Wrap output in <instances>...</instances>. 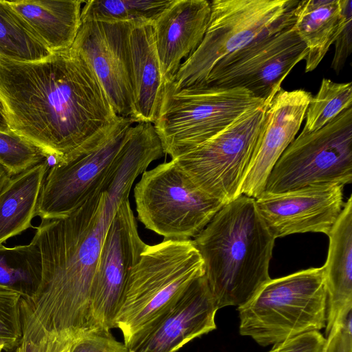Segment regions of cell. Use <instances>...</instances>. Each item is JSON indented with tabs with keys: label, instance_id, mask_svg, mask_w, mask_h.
I'll list each match as a JSON object with an SVG mask.
<instances>
[{
	"label": "cell",
	"instance_id": "obj_1",
	"mask_svg": "<svg viewBox=\"0 0 352 352\" xmlns=\"http://www.w3.org/2000/svg\"><path fill=\"white\" fill-rule=\"evenodd\" d=\"M146 144L127 140L101 184L67 217L41 219L32 240L42 276L34 295L21 298L23 339L46 346L99 331L91 314L94 278L104 236L136 178L156 160Z\"/></svg>",
	"mask_w": 352,
	"mask_h": 352
},
{
	"label": "cell",
	"instance_id": "obj_2",
	"mask_svg": "<svg viewBox=\"0 0 352 352\" xmlns=\"http://www.w3.org/2000/svg\"><path fill=\"white\" fill-rule=\"evenodd\" d=\"M8 127L60 164L119 118L94 71L72 48L36 61L0 56Z\"/></svg>",
	"mask_w": 352,
	"mask_h": 352
},
{
	"label": "cell",
	"instance_id": "obj_3",
	"mask_svg": "<svg viewBox=\"0 0 352 352\" xmlns=\"http://www.w3.org/2000/svg\"><path fill=\"white\" fill-rule=\"evenodd\" d=\"M275 240L255 199L243 195L225 204L193 239L218 309L244 305L271 279Z\"/></svg>",
	"mask_w": 352,
	"mask_h": 352
},
{
	"label": "cell",
	"instance_id": "obj_4",
	"mask_svg": "<svg viewBox=\"0 0 352 352\" xmlns=\"http://www.w3.org/2000/svg\"><path fill=\"white\" fill-rule=\"evenodd\" d=\"M204 274V260L192 239L147 245L131 271L113 322L124 344Z\"/></svg>",
	"mask_w": 352,
	"mask_h": 352
},
{
	"label": "cell",
	"instance_id": "obj_5",
	"mask_svg": "<svg viewBox=\"0 0 352 352\" xmlns=\"http://www.w3.org/2000/svg\"><path fill=\"white\" fill-rule=\"evenodd\" d=\"M239 333L263 346L325 328L327 290L323 267L270 279L237 307Z\"/></svg>",
	"mask_w": 352,
	"mask_h": 352
},
{
	"label": "cell",
	"instance_id": "obj_6",
	"mask_svg": "<svg viewBox=\"0 0 352 352\" xmlns=\"http://www.w3.org/2000/svg\"><path fill=\"white\" fill-rule=\"evenodd\" d=\"M266 105L248 91L208 85L176 88L165 82L153 124L164 153L174 160L191 151L245 113Z\"/></svg>",
	"mask_w": 352,
	"mask_h": 352
},
{
	"label": "cell",
	"instance_id": "obj_7",
	"mask_svg": "<svg viewBox=\"0 0 352 352\" xmlns=\"http://www.w3.org/2000/svg\"><path fill=\"white\" fill-rule=\"evenodd\" d=\"M297 3L291 0L212 1L202 41L168 82L179 89L204 85L219 60L280 25L292 15Z\"/></svg>",
	"mask_w": 352,
	"mask_h": 352
},
{
	"label": "cell",
	"instance_id": "obj_8",
	"mask_svg": "<svg viewBox=\"0 0 352 352\" xmlns=\"http://www.w3.org/2000/svg\"><path fill=\"white\" fill-rule=\"evenodd\" d=\"M134 199L138 220L166 240L194 239L225 205L199 189L173 160L142 173Z\"/></svg>",
	"mask_w": 352,
	"mask_h": 352
},
{
	"label": "cell",
	"instance_id": "obj_9",
	"mask_svg": "<svg viewBox=\"0 0 352 352\" xmlns=\"http://www.w3.org/2000/svg\"><path fill=\"white\" fill-rule=\"evenodd\" d=\"M352 182V107L320 129L301 132L268 176L265 191L278 194L310 186Z\"/></svg>",
	"mask_w": 352,
	"mask_h": 352
},
{
	"label": "cell",
	"instance_id": "obj_10",
	"mask_svg": "<svg viewBox=\"0 0 352 352\" xmlns=\"http://www.w3.org/2000/svg\"><path fill=\"white\" fill-rule=\"evenodd\" d=\"M267 107L245 113L214 137L173 160L199 189L224 204L232 201L241 195Z\"/></svg>",
	"mask_w": 352,
	"mask_h": 352
},
{
	"label": "cell",
	"instance_id": "obj_11",
	"mask_svg": "<svg viewBox=\"0 0 352 352\" xmlns=\"http://www.w3.org/2000/svg\"><path fill=\"white\" fill-rule=\"evenodd\" d=\"M294 23L293 11L280 25L219 60L204 85L243 89L269 105L307 54Z\"/></svg>",
	"mask_w": 352,
	"mask_h": 352
},
{
	"label": "cell",
	"instance_id": "obj_12",
	"mask_svg": "<svg viewBox=\"0 0 352 352\" xmlns=\"http://www.w3.org/2000/svg\"><path fill=\"white\" fill-rule=\"evenodd\" d=\"M133 123L130 118L119 116L64 162L50 166L39 194L36 216L41 219L63 218L83 203L112 169Z\"/></svg>",
	"mask_w": 352,
	"mask_h": 352
},
{
	"label": "cell",
	"instance_id": "obj_13",
	"mask_svg": "<svg viewBox=\"0 0 352 352\" xmlns=\"http://www.w3.org/2000/svg\"><path fill=\"white\" fill-rule=\"evenodd\" d=\"M147 244L140 238L129 199L118 208L104 239L94 278L91 314L96 328H113L124 291L132 268Z\"/></svg>",
	"mask_w": 352,
	"mask_h": 352
},
{
	"label": "cell",
	"instance_id": "obj_14",
	"mask_svg": "<svg viewBox=\"0 0 352 352\" xmlns=\"http://www.w3.org/2000/svg\"><path fill=\"white\" fill-rule=\"evenodd\" d=\"M134 22L81 21L72 49L94 71L114 112L130 118L133 107L130 33Z\"/></svg>",
	"mask_w": 352,
	"mask_h": 352
},
{
	"label": "cell",
	"instance_id": "obj_15",
	"mask_svg": "<svg viewBox=\"0 0 352 352\" xmlns=\"http://www.w3.org/2000/svg\"><path fill=\"white\" fill-rule=\"evenodd\" d=\"M218 310L205 275L124 345L127 352H177L216 329Z\"/></svg>",
	"mask_w": 352,
	"mask_h": 352
},
{
	"label": "cell",
	"instance_id": "obj_16",
	"mask_svg": "<svg viewBox=\"0 0 352 352\" xmlns=\"http://www.w3.org/2000/svg\"><path fill=\"white\" fill-rule=\"evenodd\" d=\"M343 186L320 184L283 193L263 192L256 208L275 239L293 234L328 235L342 210Z\"/></svg>",
	"mask_w": 352,
	"mask_h": 352
},
{
	"label": "cell",
	"instance_id": "obj_17",
	"mask_svg": "<svg viewBox=\"0 0 352 352\" xmlns=\"http://www.w3.org/2000/svg\"><path fill=\"white\" fill-rule=\"evenodd\" d=\"M304 89H280L267 106L252 162L242 184L241 195L256 199L265 188L274 166L295 139L312 98Z\"/></svg>",
	"mask_w": 352,
	"mask_h": 352
},
{
	"label": "cell",
	"instance_id": "obj_18",
	"mask_svg": "<svg viewBox=\"0 0 352 352\" xmlns=\"http://www.w3.org/2000/svg\"><path fill=\"white\" fill-rule=\"evenodd\" d=\"M210 16L206 0H172L153 22L155 47L165 82L202 41Z\"/></svg>",
	"mask_w": 352,
	"mask_h": 352
},
{
	"label": "cell",
	"instance_id": "obj_19",
	"mask_svg": "<svg viewBox=\"0 0 352 352\" xmlns=\"http://www.w3.org/2000/svg\"><path fill=\"white\" fill-rule=\"evenodd\" d=\"M329 236V248L322 266L327 290L326 336L338 323L344 322L352 309V195Z\"/></svg>",
	"mask_w": 352,
	"mask_h": 352
},
{
	"label": "cell",
	"instance_id": "obj_20",
	"mask_svg": "<svg viewBox=\"0 0 352 352\" xmlns=\"http://www.w3.org/2000/svg\"><path fill=\"white\" fill-rule=\"evenodd\" d=\"M133 122L155 121L165 80L155 47L153 23H133L130 33Z\"/></svg>",
	"mask_w": 352,
	"mask_h": 352
},
{
	"label": "cell",
	"instance_id": "obj_21",
	"mask_svg": "<svg viewBox=\"0 0 352 352\" xmlns=\"http://www.w3.org/2000/svg\"><path fill=\"white\" fill-rule=\"evenodd\" d=\"M52 53L70 49L81 24L80 0L7 1Z\"/></svg>",
	"mask_w": 352,
	"mask_h": 352
},
{
	"label": "cell",
	"instance_id": "obj_22",
	"mask_svg": "<svg viewBox=\"0 0 352 352\" xmlns=\"http://www.w3.org/2000/svg\"><path fill=\"white\" fill-rule=\"evenodd\" d=\"M294 28L307 47L305 72L314 70L340 32L344 13L341 0L298 1Z\"/></svg>",
	"mask_w": 352,
	"mask_h": 352
},
{
	"label": "cell",
	"instance_id": "obj_23",
	"mask_svg": "<svg viewBox=\"0 0 352 352\" xmlns=\"http://www.w3.org/2000/svg\"><path fill=\"white\" fill-rule=\"evenodd\" d=\"M49 168L47 160L10 177L0 190V245L34 228L32 220Z\"/></svg>",
	"mask_w": 352,
	"mask_h": 352
},
{
	"label": "cell",
	"instance_id": "obj_24",
	"mask_svg": "<svg viewBox=\"0 0 352 352\" xmlns=\"http://www.w3.org/2000/svg\"><path fill=\"white\" fill-rule=\"evenodd\" d=\"M41 276V253L32 239L29 244L12 248L0 245V290L30 298L37 290Z\"/></svg>",
	"mask_w": 352,
	"mask_h": 352
},
{
	"label": "cell",
	"instance_id": "obj_25",
	"mask_svg": "<svg viewBox=\"0 0 352 352\" xmlns=\"http://www.w3.org/2000/svg\"><path fill=\"white\" fill-rule=\"evenodd\" d=\"M52 52L6 0H0V56L17 61H36Z\"/></svg>",
	"mask_w": 352,
	"mask_h": 352
},
{
	"label": "cell",
	"instance_id": "obj_26",
	"mask_svg": "<svg viewBox=\"0 0 352 352\" xmlns=\"http://www.w3.org/2000/svg\"><path fill=\"white\" fill-rule=\"evenodd\" d=\"M172 0H90L82 7L81 21L153 23Z\"/></svg>",
	"mask_w": 352,
	"mask_h": 352
},
{
	"label": "cell",
	"instance_id": "obj_27",
	"mask_svg": "<svg viewBox=\"0 0 352 352\" xmlns=\"http://www.w3.org/2000/svg\"><path fill=\"white\" fill-rule=\"evenodd\" d=\"M352 107L351 82L338 83L323 78L317 94L312 97L305 113L303 133L315 132L344 109Z\"/></svg>",
	"mask_w": 352,
	"mask_h": 352
},
{
	"label": "cell",
	"instance_id": "obj_28",
	"mask_svg": "<svg viewBox=\"0 0 352 352\" xmlns=\"http://www.w3.org/2000/svg\"><path fill=\"white\" fill-rule=\"evenodd\" d=\"M39 147L9 128H0V165L10 177L48 159Z\"/></svg>",
	"mask_w": 352,
	"mask_h": 352
},
{
	"label": "cell",
	"instance_id": "obj_29",
	"mask_svg": "<svg viewBox=\"0 0 352 352\" xmlns=\"http://www.w3.org/2000/svg\"><path fill=\"white\" fill-rule=\"evenodd\" d=\"M21 298L17 293L0 290V342L8 352L14 351L23 338Z\"/></svg>",
	"mask_w": 352,
	"mask_h": 352
},
{
	"label": "cell",
	"instance_id": "obj_30",
	"mask_svg": "<svg viewBox=\"0 0 352 352\" xmlns=\"http://www.w3.org/2000/svg\"><path fill=\"white\" fill-rule=\"evenodd\" d=\"M344 19L335 41V52L331 69L339 74L343 69L352 51V1L341 0Z\"/></svg>",
	"mask_w": 352,
	"mask_h": 352
},
{
	"label": "cell",
	"instance_id": "obj_31",
	"mask_svg": "<svg viewBox=\"0 0 352 352\" xmlns=\"http://www.w3.org/2000/svg\"><path fill=\"white\" fill-rule=\"evenodd\" d=\"M71 352H127V349L110 331H96L78 339Z\"/></svg>",
	"mask_w": 352,
	"mask_h": 352
},
{
	"label": "cell",
	"instance_id": "obj_32",
	"mask_svg": "<svg viewBox=\"0 0 352 352\" xmlns=\"http://www.w3.org/2000/svg\"><path fill=\"white\" fill-rule=\"evenodd\" d=\"M324 342L319 331H312L274 344L268 352H321Z\"/></svg>",
	"mask_w": 352,
	"mask_h": 352
},
{
	"label": "cell",
	"instance_id": "obj_33",
	"mask_svg": "<svg viewBox=\"0 0 352 352\" xmlns=\"http://www.w3.org/2000/svg\"><path fill=\"white\" fill-rule=\"evenodd\" d=\"M321 352H352L351 315L331 329Z\"/></svg>",
	"mask_w": 352,
	"mask_h": 352
},
{
	"label": "cell",
	"instance_id": "obj_34",
	"mask_svg": "<svg viewBox=\"0 0 352 352\" xmlns=\"http://www.w3.org/2000/svg\"><path fill=\"white\" fill-rule=\"evenodd\" d=\"M10 176L7 171L0 165V190L9 180Z\"/></svg>",
	"mask_w": 352,
	"mask_h": 352
},
{
	"label": "cell",
	"instance_id": "obj_35",
	"mask_svg": "<svg viewBox=\"0 0 352 352\" xmlns=\"http://www.w3.org/2000/svg\"><path fill=\"white\" fill-rule=\"evenodd\" d=\"M0 128H8L7 125V122L5 118V114L3 111V109L2 104L0 102Z\"/></svg>",
	"mask_w": 352,
	"mask_h": 352
},
{
	"label": "cell",
	"instance_id": "obj_36",
	"mask_svg": "<svg viewBox=\"0 0 352 352\" xmlns=\"http://www.w3.org/2000/svg\"><path fill=\"white\" fill-rule=\"evenodd\" d=\"M3 350L6 351L5 345L2 342H0V352Z\"/></svg>",
	"mask_w": 352,
	"mask_h": 352
},
{
	"label": "cell",
	"instance_id": "obj_37",
	"mask_svg": "<svg viewBox=\"0 0 352 352\" xmlns=\"http://www.w3.org/2000/svg\"><path fill=\"white\" fill-rule=\"evenodd\" d=\"M12 352H13V351Z\"/></svg>",
	"mask_w": 352,
	"mask_h": 352
}]
</instances>
